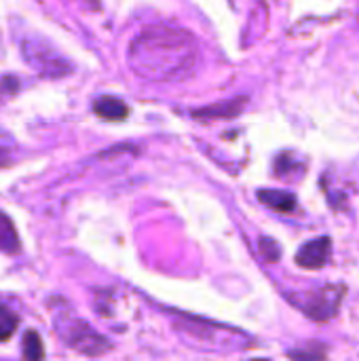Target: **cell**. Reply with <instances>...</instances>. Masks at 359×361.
I'll list each match as a JSON object with an SVG mask.
<instances>
[{"label":"cell","instance_id":"obj_10","mask_svg":"<svg viewBox=\"0 0 359 361\" xmlns=\"http://www.w3.org/2000/svg\"><path fill=\"white\" fill-rule=\"evenodd\" d=\"M19 328V315L8 307L0 305V343L8 341Z\"/></svg>","mask_w":359,"mask_h":361},{"label":"cell","instance_id":"obj_5","mask_svg":"<svg viewBox=\"0 0 359 361\" xmlns=\"http://www.w3.org/2000/svg\"><path fill=\"white\" fill-rule=\"evenodd\" d=\"M343 288H326L324 292H320V296L307 307V313L309 317L313 319H330L336 315L339 311V305L343 300Z\"/></svg>","mask_w":359,"mask_h":361},{"label":"cell","instance_id":"obj_2","mask_svg":"<svg viewBox=\"0 0 359 361\" xmlns=\"http://www.w3.org/2000/svg\"><path fill=\"white\" fill-rule=\"evenodd\" d=\"M21 55L40 76L47 78H59L72 72L70 61L63 55H59L47 40L34 34H28L21 40Z\"/></svg>","mask_w":359,"mask_h":361},{"label":"cell","instance_id":"obj_4","mask_svg":"<svg viewBox=\"0 0 359 361\" xmlns=\"http://www.w3.org/2000/svg\"><path fill=\"white\" fill-rule=\"evenodd\" d=\"M330 254H332V241L328 237H320L311 243H305L298 250L296 264L303 269L315 271V269H322L330 260Z\"/></svg>","mask_w":359,"mask_h":361},{"label":"cell","instance_id":"obj_3","mask_svg":"<svg viewBox=\"0 0 359 361\" xmlns=\"http://www.w3.org/2000/svg\"><path fill=\"white\" fill-rule=\"evenodd\" d=\"M66 341L72 349L80 351L83 355H102L110 349V343L99 336L97 332H93L85 322H72L66 330Z\"/></svg>","mask_w":359,"mask_h":361},{"label":"cell","instance_id":"obj_13","mask_svg":"<svg viewBox=\"0 0 359 361\" xmlns=\"http://www.w3.org/2000/svg\"><path fill=\"white\" fill-rule=\"evenodd\" d=\"M11 163V159H8V154L4 152V150H0V167H6Z\"/></svg>","mask_w":359,"mask_h":361},{"label":"cell","instance_id":"obj_7","mask_svg":"<svg viewBox=\"0 0 359 361\" xmlns=\"http://www.w3.org/2000/svg\"><path fill=\"white\" fill-rule=\"evenodd\" d=\"M258 199L273 207L275 212H281V214H290L296 209V197L288 190H260L258 192Z\"/></svg>","mask_w":359,"mask_h":361},{"label":"cell","instance_id":"obj_14","mask_svg":"<svg viewBox=\"0 0 359 361\" xmlns=\"http://www.w3.org/2000/svg\"><path fill=\"white\" fill-rule=\"evenodd\" d=\"M256 361H264V360H256Z\"/></svg>","mask_w":359,"mask_h":361},{"label":"cell","instance_id":"obj_11","mask_svg":"<svg viewBox=\"0 0 359 361\" xmlns=\"http://www.w3.org/2000/svg\"><path fill=\"white\" fill-rule=\"evenodd\" d=\"M258 250H260V254L264 256L267 262H277V260L281 258V247L277 245V241H273V239H269V237H262V239H260Z\"/></svg>","mask_w":359,"mask_h":361},{"label":"cell","instance_id":"obj_9","mask_svg":"<svg viewBox=\"0 0 359 361\" xmlns=\"http://www.w3.org/2000/svg\"><path fill=\"white\" fill-rule=\"evenodd\" d=\"M21 357L23 361H44V347L40 341V334L34 330H28L21 341Z\"/></svg>","mask_w":359,"mask_h":361},{"label":"cell","instance_id":"obj_6","mask_svg":"<svg viewBox=\"0 0 359 361\" xmlns=\"http://www.w3.org/2000/svg\"><path fill=\"white\" fill-rule=\"evenodd\" d=\"M93 112L104 121H123L129 116V106L112 95H102L93 102Z\"/></svg>","mask_w":359,"mask_h":361},{"label":"cell","instance_id":"obj_8","mask_svg":"<svg viewBox=\"0 0 359 361\" xmlns=\"http://www.w3.org/2000/svg\"><path fill=\"white\" fill-rule=\"evenodd\" d=\"M21 250L19 235L6 214L0 212V252L4 254H17Z\"/></svg>","mask_w":359,"mask_h":361},{"label":"cell","instance_id":"obj_1","mask_svg":"<svg viewBox=\"0 0 359 361\" xmlns=\"http://www.w3.org/2000/svg\"><path fill=\"white\" fill-rule=\"evenodd\" d=\"M131 70L148 82H178L193 74L199 59L197 38L178 25L144 27L129 47Z\"/></svg>","mask_w":359,"mask_h":361},{"label":"cell","instance_id":"obj_12","mask_svg":"<svg viewBox=\"0 0 359 361\" xmlns=\"http://www.w3.org/2000/svg\"><path fill=\"white\" fill-rule=\"evenodd\" d=\"M292 361H324V353L320 349H305V351H292Z\"/></svg>","mask_w":359,"mask_h":361}]
</instances>
